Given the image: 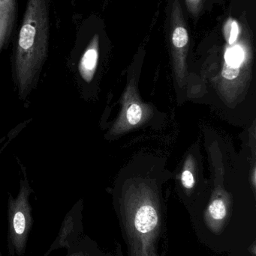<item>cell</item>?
<instances>
[{
    "instance_id": "1",
    "label": "cell",
    "mask_w": 256,
    "mask_h": 256,
    "mask_svg": "<svg viewBox=\"0 0 256 256\" xmlns=\"http://www.w3.org/2000/svg\"><path fill=\"white\" fill-rule=\"evenodd\" d=\"M50 37V0H27L11 57L12 80L21 100L38 86L49 55Z\"/></svg>"
},
{
    "instance_id": "2",
    "label": "cell",
    "mask_w": 256,
    "mask_h": 256,
    "mask_svg": "<svg viewBox=\"0 0 256 256\" xmlns=\"http://www.w3.org/2000/svg\"><path fill=\"white\" fill-rule=\"evenodd\" d=\"M33 189L24 170L16 197L9 194L7 203V250L9 256H23L33 226V208L30 196Z\"/></svg>"
},
{
    "instance_id": "3",
    "label": "cell",
    "mask_w": 256,
    "mask_h": 256,
    "mask_svg": "<svg viewBox=\"0 0 256 256\" xmlns=\"http://www.w3.org/2000/svg\"><path fill=\"white\" fill-rule=\"evenodd\" d=\"M83 202L79 201L66 214L55 240L43 256L60 249H70L84 236L83 226Z\"/></svg>"
},
{
    "instance_id": "4",
    "label": "cell",
    "mask_w": 256,
    "mask_h": 256,
    "mask_svg": "<svg viewBox=\"0 0 256 256\" xmlns=\"http://www.w3.org/2000/svg\"><path fill=\"white\" fill-rule=\"evenodd\" d=\"M99 61V36L96 34L81 54L78 62L68 63L78 81L89 84L94 78Z\"/></svg>"
},
{
    "instance_id": "5",
    "label": "cell",
    "mask_w": 256,
    "mask_h": 256,
    "mask_svg": "<svg viewBox=\"0 0 256 256\" xmlns=\"http://www.w3.org/2000/svg\"><path fill=\"white\" fill-rule=\"evenodd\" d=\"M18 12V0H0V54L15 36Z\"/></svg>"
},
{
    "instance_id": "6",
    "label": "cell",
    "mask_w": 256,
    "mask_h": 256,
    "mask_svg": "<svg viewBox=\"0 0 256 256\" xmlns=\"http://www.w3.org/2000/svg\"><path fill=\"white\" fill-rule=\"evenodd\" d=\"M65 256H124L121 245H117L114 252L102 250L95 240L84 234V237L75 245L67 250Z\"/></svg>"
},
{
    "instance_id": "7",
    "label": "cell",
    "mask_w": 256,
    "mask_h": 256,
    "mask_svg": "<svg viewBox=\"0 0 256 256\" xmlns=\"http://www.w3.org/2000/svg\"><path fill=\"white\" fill-rule=\"evenodd\" d=\"M189 42L187 30L183 26L179 25L174 28L172 33V43L174 48L183 49Z\"/></svg>"
},
{
    "instance_id": "8",
    "label": "cell",
    "mask_w": 256,
    "mask_h": 256,
    "mask_svg": "<svg viewBox=\"0 0 256 256\" xmlns=\"http://www.w3.org/2000/svg\"><path fill=\"white\" fill-rule=\"evenodd\" d=\"M224 33L228 44H234L239 34V26L237 22L234 20L230 19L224 27Z\"/></svg>"
},
{
    "instance_id": "9",
    "label": "cell",
    "mask_w": 256,
    "mask_h": 256,
    "mask_svg": "<svg viewBox=\"0 0 256 256\" xmlns=\"http://www.w3.org/2000/svg\"><path fill=\"white\" fill-rule=\"evenodd\" d=\"M243 58V51L240 48H234L233 49L228 50V52L225 54V62L231 66L240 67Z\"/></svg>"
},
{
    "instance_id": "10",
    "label": "cell",
    "mask_w": 256,
    "mask_h": 256,
    "mask_svg": "<svg viewBox=\"0 0 256 256\" xmlns=\"http://www.w3.org/2000/svg\"><path fill=\"white\" fill-rule=\"evenodd\" d=\"M142 116V110L137 104H133L129 106L126 112V118L129 124L135 126L140 122Z\"/></svg>"
},
{
    "instance_id": "11",
    "label": "cell",
    "mask_w": 256,
    "mask_h": 256,
    "mask_svg": "<svg viewBox=\"0 0 256 256\" xmlns=\"http://www.w3.org/2000/svg\"><path fill=\"white\" fill-rule=\"evenodd\" d=\"M240 73V67L231 66L225 62L222 70V75L224 78L227 80H234L237 78Z\"/></svg>"
},
{
    "instance_id": "12",
    "label": "cell",
    "mask_w": 256,
    "mask_h": 256,
    "mask_svg": "<svg viewBox=\"0 0 256 256\" xmlns=\"http://www.w3.org/2000/svg\"><path fill=\"white\" fill-rule=\"evenodd\" d=\"M181 182L183 186L186 189H191L195 184L193 176H192V172L188 170L183 172L182 174Z\"/></svg>"
},
{
    "instance_id": "13",
    "label": "cell",
    "mask_w": 256,
    "mask_h": 256,
    "mask_svg": "<svg viewBox=\"0 0 256 256\" xmlns=\"http://www.w3.org/2000/svg\"><path fill=\"white\" fill-rule=\"evenodd\" d=\"M186 1H187L189 6H192V9H195L201 0H186Z\"/></svg>"
},
{
    "instance_id": "14",
    "label": "cell",
    "mask_w": 256,
    "mask_h": 256,
    "mask_svg": "<svg viewBox=\"0 0 256 256\" xmlns=\"http://www.w3.org/2000/svg\"><path fill=\"white\" fill-rule=\"evenodd\" d=\"M0 256H2V254H1V252H0Z\"/></svg>"
}]
</instances>
